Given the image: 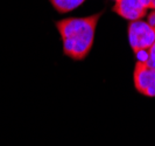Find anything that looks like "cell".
<instances>
[{"mask_svg":"<svg viewBox=\"0 0 155 146\" xmlns=\"http://www.w3.org/2000/svg\"><path fill=\"white\" fill-rule=\"evenodd\" d=\"M141 4L146 8H153L155 9V0H140Z\"/></svg>","mask_w":155,"mask_h":146,"instance_id":"obj_8","label":"cell"},{"mask_svg":"<svg viewBox=\"0 0 155 146\" xmlns=\"http://www.w3.org/2000/svg\"><path fill=\"white\" fill-rule=\"evenodd\" d=\"M116 1H117V0H116Z\"/></svg>","mask_w":155,"mask_h":146,"instance_id":"obj_9","label":"cell"},{"mask_svg":"<svg viewBox=\"0 0 155 146\" xmlns=\"http://www.w3.org/2000/svg\"><path fill=\"white\" fill-rule=\"evenodd\" d=\"M103 13L84 18H67L56 22L61 35L63 53L68 57L82 61L90 53L94 40L96 27Z\"/></svg>","mask_w":155,"mask_h":146,"instance_id":"obj_1","label":"cell"},{"mask_svg":"<svg viewBox=\"0 0 155 146\" xmlns=\"http://www.w3.org/2000/svg\"><path fill=\"white\" fill-rule=\"evenodd\" d=\"M147 23L153 28L155 29V9L153 12H150L149 14H148V18H147Z\"/></svg>","mask_w":155,"mask_h":146,"instance_id":"obj_7","label":"cell"},{"mask_svg":"<svg viewBox=\"0 0 155 146\" xmlns=\"http://www.w3.org/2000/svg\"><path fill=\"white\" fill-rule=\"evenodd\" d=\"M113 12L126 20L138 21L146 15L147 8L140 0H117L113 6Z\"/></svg>","mask_w":155,"mask_h":146,"instance_id":"obj_4","label":"cell"},{"mask_svg":"<svg viewBox=\"0 0 155 146\" xmlns=\"http://www.w3.org/2000/svg\"><path fill=\"white\" fill-rule=\"evenodd\" d=\"M135 56H137L138 61L145 62L148 67L155 69V41L146 52L139 53V54H137Z\"/></svg>","mask_w":155,"mask_h":146,"instance_id":"obj_6","label":"cell"},{"mask_svg":"<svg viewBox=\"0 0 155 146\" xmlns=\"http://www.w3.org/2000/svg\"><path fill=\"white\" fill-rule=\"evenodd\" d=\"M127 33L130 46L135 55L146 52L155 41V29L145 21H131Z\"/></svg>","mask_w":155,"mask_h":146,"instance_id":"obj_2","label":"cell"},{"mask_svg":"<svg viewBox=\"0 0 155 146\" xmlns=\"http://www.w3.org/2000/svg\"><path fill=\"white\" fill-rule=\"evenodd\" d=\"M134 87L147 97H155V69L148 67L145 62L137 61L134 67Z\"/></svg>","mask_w":155,"mask_h":146,"instance_id":"obj_3","label":"cell"},{"mask_svg":"<svg viewBox=\"0 0 155 146\" xmlns=\"http://www.w3.org/2000/svg\"><path fill=\"white\" fill-rule=\"evenodd\" d=\"M85 0H50L51 5L60 13H68L79 7Z\"/></svg>","mask_w":155,"mask_h":146,"instance_id":"obj_5","label":"cell"}]
</instances>
